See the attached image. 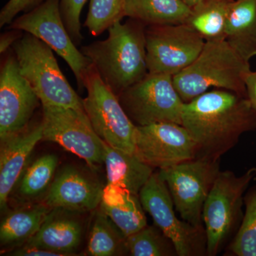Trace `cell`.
<instances>
[{"mask_svg":"<svg viewBox=\"0 0 256 256\" xmlns=\"http://www.w3.org/2000/svg\"><path fill=\"white\" fill-rule=\"evenodd\" d=\"M182 126L196 142L197 158L220 160L242 134L256 130V108L247 96L214 89L184 102Z\"/></svg>","mask_w":256,"mask_h":256,"instance_id":"6da1fadb","label":"cell"},{"mask_svg":"<svg viewBox=\"0 0 256 256\" xmlns=\"http://www.w3.org/2000/svg\"><path fill=\"white\" fill-rule=\"evenodd\" d=\"M146 25L129 18L114 23L105 40L80 48L109 88L118 97L149 73L146 65Z\"/></svg>","mask_w":256,"mask_h":256,"instance_id":"7a4b0ae2","label":"cell"},{"mask_svg":"<svg viewBox=\"0 0 256 256\" xmlns=\"http://www.w3.org/2000/svg\"><path fill=\"white\" fill-rule=\"evenodd\" d=\"M250 70V62L244 60L226 40L206 42L196 60L174 76L173 82L184 102L212 88L247 96L246 79Z\"/></svg>","mask_w":256,"mask_h":256,"instance_id":"3957f363","label":"cell"},{"mask_svg":"<svg viewBox=\"0 0 256 256\" xmlns=\"http://www.w3.org/2000/svg\"><path fill=\"white\" fill-rule=\"evenodd\" d=\"M20 72L42 106L84 110L82 99L69 84L54 50L40 38L24 34L12 46Z\"/></svg>","mask_w":256,"mask_h":256,"instance_id":"277c9868","label":"cell"},{"mask_svg":"<svg viewBox=\"0 0 256 256\" xmlns=\"http://www.w3.org/2000/svg\"><path fill=\"white\" fill-rule=\"evenodd\" d=\"M256 178V168L240 176L230 171L218 172L202 210L207 255H216L236 224L242 222L244 194Z\"/></svg>","mask_w":256,"mask_h":256,"instance_id":"5b68a950","label":"cell"},{"mask_svg":"<svg viewBox=\"0 0 256 256\" xmlns=\"http://www.w3.org/2000/svg\"><path fill=\"white\" fill-rule=\"evenodd\" d=\"M84 86L87 90L84 110L98 136L108 146L134 154L137 126L92 64L84 74Z\"/></svg>","mask_w":256,"mask_h":256,"instance_id":"8992f818","label":"cell"},{"mask_svg":"<svg viewBox=\"0 0 256 256\" xmlns=\"http://www.w3.org/2000/svg\"><path fill=\"white\" fill-rule=\"evenodd\" d=\"M120 102L136 126L160 122L182 124L184 101L172 76L148 73L118 96Z\"/></svg>","mask_w":256,"mask_h":256,"instance_id":"52a82bcc","label":"cell"},{"mask_svg":"<svg viewBox=\"0 0 256 256\" xmlns=\"http://www.w3.org/2000/svg\"><path fill=\"white\" fill-rule=\"evenodd\" d=\"M220 171V160L196 158L159 170L182 220L204 227L202 210L207 196Z\"/></svg>","mask_w":256,"mask_h":256,"instance_id":"ba28073f","label":"cell"},{"mask_svg":"<svg viewBox=\"0 0 256 256\" xmlns=\"http://www.w3.org/2000/svg\"><path fill=\"white\" fill-rule=\"evenodd\" d=\"M42 140L57 143L85 160L92 170L104 164L106 142L94 130L85 110L42 106Z\"/></svg>","mask_w":256,"mask_h":256,"instance_id":"9c48e42d","label":"cell"},{"mask_svg":"<svg viewBox=\"0 0 256 256\" xmlns=\"http://www.w3.org/2000/svg\"><path fill=\"white\" fill-rule=\"evenodd\" d=\"M143 208L154 224L174 244L178 256H198L206 254L204 228H198L175 214L168 186L159 173H153L139 192Z\"/></svg>","mask_w":256,"mask_h":256,"instance_id":"30bf717a","label":"cell"},{"mask_svg":"<svg viewBox=\"0 0 256 256\" xmlns=\"http://www.w3.org/2000/svg\"><path fill=\"white\" fill-rule=\"evenodd\" d=\"M8 28L26 32L46 43L68 64L79 88H84V74L92 63L78 50L66 28L60 13V0H46L18 16Z\"/></svg>","mask_w":256,"mask_h":256,"instance_id":"8fae6325","label":"cell"},{"mask_svg":"<svg viewBox=\"0 0 256 256\" xmlns=\"http://www.w3.org/2000/svg\"><path fill=\"white\" fill-rule=\"evenodd\" d=\"M148 72L174 76L191 65L206 42L188 25H152L146 28Z\"/></svg>","mask_w":256,"mask_h":256,"instance_id":"7c38bea8","label":"cell"},{"mask_svg":"<svg viewBox=\"0 0 256 256\" xmlns=\"http://www.w3.org/2000/svg\"><path fill=\"white\" fill-rule=\"evenodd\" d=\"M134 154L152 168L161 170L197 158V146L182 124L160 122L137 126Z\"/></svg>","mask_w":256,"mask_h":256,"instance_id":"4fadbf2b","label":"cell"},{"mask_svg":"<svg viewBox=\"0 0 256 256\" xmlns=\"http://www.w3.org/2000/svg\"><path fill=\"white\" fill-rule=\"evenodd\" d=\"M40 104L21 74L14 53L6 54L0 69V140L28 128Z\"/></svg>","mask_w":256,"mask_h":256,"instance_id":"5bb4252c","label":"cell"},{"mask_svg":"<svg viewBox=\"0 0 256 256\" xmlns=\"http://www.w3.org/2000/svg\"><path fill=\"white\" fill-rule=\"evenodd\" d=\"M104 188L98 178L88 172L66 166L56 175L42 202L50 208L92 212L100 206Z\"/></svg>","mask_w":256,"mask_h":256,"instance_id":"9a60e30c","label":"cell"},{"mask_svg":"<svg viewBox=\"0 0 256 256\" xmlns=\"http://www.w3.org/2000/svg\"><path fill=\"white\" fill-rule=\"evenodd\" d=\"M43 139L42 120L18 134L1 140L0 146V208L8 212L10 197L28 165L37 143Z\"/></svg>","mask_w":256,"mask_h":256,"instance_id":"2e32d148","label":"cell"},{"mask_svg":"<svg viewBox=\"0 0 256 256\" xmlns=\"http://www.w3.org/2000/svg\"><path fill=\"white\" fill-rule=\"evenodd\" d=\"M78 214L65 208H52L41 228L26 244L60 252L64 256L75 255L84 232Z\"/></svg>","mask_w":256,"mask_h":256,"instance_id":"e0dca14e","label":"cell"},{"mask_svg":"<svg viewBox=\"0 0 256 256\" xmlns=\"http://www.w3.org/2000/svg\"><path fill=\"white\" fill-rule=\"evenodd\" d=\"M99 206L127 238L148 226L139 194L126 188L106 184Z\"/></svg>","mask_w":256,"mask_h":256,"instance_id":"ac0fdd59","label":"cell"},{"mask_svg":"<svg viewBox=\"0 0 256 256\" xmlns=\"http://www.w3.org/2000/svg\"><path fill=\"white\" fill-rule=\"evenodd\" d=\"M106 184L114 185L139 194L153 174V169L136 154L105 144Z\"/></svg>","mask_w":256,"mask_h":256,"instance_id":"d6986e66","label":"cell"},{"mask_svg":"<svg viewBox=\"0 0 256 256\" xmlns=\"http://www.w3.org/2000/svg\"><path fill=\"white\" fill-rule=\"evenodd\" d=\"M225 40L244 60L256 56V0H234L229 13Z\"/></svg>","mask_w":256,"mask_h":256,"instance_id":"ffe728a7","label":"cell"},{"mask_svg":"<svg viewBox=\"0 0 256 256\" xmlns=\"http://www.w3.org/2000/svg\"><path fill=\"white\" fill-rule=\"evenodd\" d=\"M52 210L44 202L26 205L4 215L0 224L2 248L24 245L36 234Z\"/></svg>","mask_w":256,"mask_h":256,"instance_id":"44dd1931","label":"cell"},{"mask_svg":"<svg viewBox=\"0 0 256 256\" xmlns=\"http://www.w3.org/2000/svg\"><path fill=\"white\" fill-rule=\"evenodd\" d=\"M191 8L182 0H126L124 18L152 25L185 24Z\"/></svg>","mask_w":256,"mask_h":256,"instance_id":"7402d4cb","label":"cell"},{"mask_svg":"<svg viewBox=\"0 0 256 256\" xmlns=\"http://www.w3.org/2000/svg\"><path fill=\"white\" fill-rule=\"evenodd\" d=\"M58 162L55 154H47L28 165L12 192L20 203L26 206L43 201L55 178Z\"/></svg>","mask_w":256,"mask_h":256,"instance_id":"603a6c76","label":"cell"},{"mask_svg":"<svg viewBox=\"0 0 256 256\" xmlns=\"http://www.w3.org/2000/svg\"><path fill=\"white\" fill-rule=\"evenodd\" d=\"M234 0H200L191 8L185 24L205 42L225 40L226 28Z\"/></svg>","mask_w":256,"mask_h":256,"instance_id":"cb8c5ba5","label":"cell"},{"mask_svg":"<svg viewBox=\"0 0 256 256\" xmlns=\"http://www.w3.org/2000/svg\"><path fill=\"white\" fill-rule=\"evenodd\" d=\"M126 252L127 237L102 210L96 212L88 242L87 255L114 256Z\"/></svg>","mask_w":256,"mask_h":256,"instance_id":"d4e9b609","label":"cell"},{"mask_svg":"<svg viewBox=\"0 0 256 256\" xmlns=\"http://www.w3.org/2000/svg\"><path fill=\"white\" fill-rule=\"evenodd\" d=\"M127 246L133 256H178L173 242L156 226H146L128 236Z\"/></svg>","mask_w":256,"mask_h":256,"instance_id":"484cf974","label":"cell"},{"mask_svg":"<svg viewBox=\"0 0 256 256\" xmlns=\"http://www.w3.org/2000/svg\"><path fill=\"white\" fill-rule=\"evenodd\" d=\"M245 213L235 238L228 247L236 256H256V188L244 196Z\"/></svg>","mask_w":256,"mask_h":256,"instance_id":"4316f807","label":"cell"},{"mask_svg":"<svg viewBox=\"0 0 256 256\" xmlns=\"http://www.w3.org/2000/svg\"><path fill=\"white\" fill-rule=\"evenodd\" d=\"M126 0H90L84 26L98 36L124 18Z\"/></svg>","mask_w":256,"mask_h":256,"instance_id":"83f0119b","label":"cell"},{"mask_svg":"<svg viewBox=\"0 0 256 256\" xmlns=\"http://www.w3.org/2000/svg\"><path fill=\"white\" fill-rule=\"evenodd\" d=\"M87 0H60V10L62 20L69 35L77 46L82 38L80 13Z\"/></svg>","mask_w":256,"mask_h":256,"instance_id":"f1b7e54d","label":"cell"},{"mask_svg":"<svg viewBox=\"0 0 256 256\" xmlns=\"http://www.w3.org/2000/svg\"><path fill=\"white\" fill-rule=\"evenodd\" d=\"M46 0H9L0 12V28L10 25L20 13L34 9Z\"/></svg>","mask_w":256,"mask_h":256,"instance_id":"f546056e","label":"cell"},{"mask_svg":"<svg viewBox=\"0 0 256 256\" xmlns=\"http://www.w3.org/2000/svg\"><path fill=\"white\" fill-rule=\"evenodd\" d=\"M8 254V255L14 256H64L60 252L26 244L12 249Z\"/></svg>","mask_w":256,"mask_h":256,"instance_id":"4dcf8cb0","label":"cell"},{"mask_svg":"<svg viewBox=\"0 0 256 256\" xmlns=\"http://www.w3.org/2000/svg\"><path fill=\"white\" fill-rule=\"evenodd\" d=\"M10 31L3 34L0 38V53H6L10 47H12L13 44L18 41V38L23 36L22 31L16 30H10Z\"/></svg>","mask_w":256,"mask_h":256,"instance_id":"1f68e13d","label":"cell"},{"mask_svg":"<svg viewBox=\"0 0 256 256\" xmlns=\"http://www.w3.org/2000/svg\"><path fill=\"white\" fill-rule=\"evenodd\" d=\"M246 88L247 96L256 108V72L250 70L246 79Z\"/></svg>","mask_w":256,"mask_h":256,"instance_id":"d6a6232c","label":"cell"},{"mask_svg":"<svg viewBox=\"0 0 256 256\" xmlns=\"http://www.w3.org/2000/svg\"><path fill=\"white\" fill-rule=\"evenodd\" d=\"M182 1L185 3V4H188L190 8H192L194 5L196 4L198 1H200V0H182Z\"/></svg>","mask_w":256,"mask_h":256,"instance_id":"836d02e7","label":"cell"}]
</instances>
